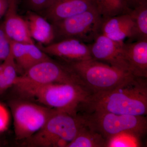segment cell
Wrapping results in <instances>:
<instances>
[{"mask_svg":"<svg viewBox=\"0 0 147 147\" xmlns=\"http://www.w3.org/2000/svg\"><path fill=\"white\" fill-rule=\"evenodd\" d=\"M79 111L146 116L147 79L133 76L114 88L90 95Z\"/></svg>","mask_w":147,"mask_h":147,"instance_id":"6da1fadb","label":"cell"},{"mask_svg":"<svg viewBox=\"0 0 147 147\" xmlns=\"http://www.w3.org/2000/svg\"><path fill=\"white\" fill-rule=\"evenodd\" d=\"M13 86L21 99L74 114L78 113L80 105L91 94L82 84H37L18 76Z\"/></svg>","mask_w":147,"mask_h":147,"instance_id":"7a4b0ae2","label":"cell"},{"mask_svg":"<svg viewBox=\"0 0 147 147\" xmlns=\"http://www.w3.org/2000/svg\"><path fill=\"white\" fill-rule=\"evenodd\" d=\"M84 124L79 114L57 111L45 125L24 140V146L34 147H67Z\"/></svg>","mask_w":147,"mask_h":147,"instance_id":"3957f363","label":"cell"},{"mask_svg":"<svg viewBox=\"0 0 147 147\" xmlns=\"http://www.w3.org/2000/svg\"><path fill=\"white\" fill-rule=\"evenodd\" d=\"M63 63L71 69L91 94L112 89L133 76L128 72L92 58Z\"/></svg>","mask_w":147,"mask_h":147,"instance_id":"277c9868","label":"cell"},{"mask_svg":"<svg viewBox=\"0 0 147 147\" xmlns=\"http://www.w3.org/2000/svg\"><path fill=\"white\" fill-rule=\"evenodd\" d=\"M79 114L86 125L100 133L106 140L121 133H129L140 137L147 132L146 116L121 115L102 111Z\"/></svg>","mask_w":147,"mask_h":147,"instance_id":"5b68a950","label":"cell"},{"mask_svg":"<svg viewBox=\"0 0 147 147\" xmlns=\"http://www.w3.org/2000/svg\"><path fill=\"white\" fill-rule=\"evenodd\" d=\"M13 118L15 138L25 140L39 131L58 110L20 99L9 101Z\"/></svg>","mask_w":147,"mask_h":147,"instance_id":"8992f818","label":"cell"},{"mask_svg":"<svg viewBox=\"0 0 147 147\" xmlns=\"http://www.w3.org/2000/svg\"><path fill=\"white\" fill-rule=\"evenodd\" d=\"M102 21V16L94 8L52 23L55 32V42L75 38L90 44L100 33Z\"/></svg>","mask_w":147,"mask_h":147,"instance_id":"52a82bcc","label":"cell"},{"mask_svg":"<svg viewBox=\"0 0 147 147\" xmlns=\"http://www.w3.org/2000/svg\"><path fill=\"white\" fill-rule=\"evenodd\" d=\"M18 77L37 84H78L83 85L71 69L65 64L52 59L33 66Z\"/></svg>","mask_w":147,"mask_h":147,"instance_id":"ba28073f","label":"cell"},{"mask_svg":"<svg viewBox=\"0 0 147 147\" xmlns=\"http://www.w3.org/2000/svg\"><path fill=\"white\" fill-rule=\"evenodd\" d=\"M124 44L100 33L90 44L92 59L129 73Z\"/></svg>","mask_w":147,"mask_h":147,"instance_id":"9c48e42d","label":"cell"},{"mask_svg":"<svg viewBox=\"0 0 147 147\" xmlns=\"http://www.w3.org/2000/svg\"><path fill=\"white\" fill-rule=\"evenodd\" d=\"M39 48L48 55L61 59L62 63L74 62L92 59L90 44L75 38H67Z\"/></svg>","mask_w":147,"mask_h":147,"instance_id":"30bf717a","label":"cell"},{"mask_svg":"<svg viewBox=\"0 0 147 147\" xmlns=\"http://www.w3.org/2000/svg\"><path fill=\"white\" fill-rule=\"evenodd\" d=\"M19 0H9L3 22L4 28L11 41L23 43H34L26 20L18 12Z\"/></svg>","mask_w":147,"mask_h":147,"instance_id":"8fae6325","label":"cell"},{"mask_svg":"<svg viewBox=\"0 0 147 147\" xmlns=\"http://www.w3.org/2000/svg\"><path fill=\"white\" fill-rule=\"evenodd\" d=\"M94 8V0H55L44 12L45 18L52 24Z\"/></svg>","mask_w":147,"mask_h":147,"instance_id":"7c38bea8","label":"cell"},{"mask_svg":"<svg viewBox=\"0 0 147 147\" xmlns=\"http://www.w3.org/2000/svg\"><path fill=\"white\" fill-rule=\"evenodd\" d=\"M134 26V21L129 13L102 18L100 33L114 41L124 42L126 38L128 40L131 39Z\"/></svg>","mask_w":147,"mask_h":147,"instance_id":"4fadbf2b","label":"cell"},{"mask_svg":"<svg viewBox=\"0 0 147 147\" xmlns=\"http://www.w3.org/2000/svg\"><path fill=\"white\" fill-rule=\"evenodd\" d=\"M125 54L131 75L147 78V40L124 42Z\"/></svg>","mask_w":147,"mask_h":147,"instance_id":"5bb4252c","label":"cell"},{"mask_svg":"<svg viewBox=\"0 0 147 147\" xmlns=\"http://www.w3.org/2000/svg\"><path fill=\"white\" fill-rule=\"evenodd\" d=\"M26 20L33 40L42 45H49L55 42L54 28L47 19L36 12L30 11L27 13Z\"/></svg>","mask_w":147,"mask_h":147,"instance_id":"9a60e30c","label":"cell"},{"mask_svg":"<svg viewBox=\"0 0 147 147\" xmlns=\"http://www.w3.org/2000/svg\"><path fill=\"white\" fill-rule=\"evenodd\" d=\"M106 147V139L85 123L74 139L67 146V147Z\"/></svg>","mask_w":147,"mask_h":147,"instance_id":"2e32d148","label":"cell"},{"mask_svg":"<svg viewBox=\"0 0 147 147\" xmlns=\"http://www.w3.org/2000/svg\"><path fill=\"white\" fill-rule=\"evenodd\" d=\"M129 13L134 21V31L127 42L147 40V3L132 9Z\"/></svg>","mask_w":147,"mask_h":147,"instance_id":"e0dca14e","label":"cell"},{"mask_svg":"<svg viewBox=\"0 0 147 147\" xmlns=\"http://www.w3.org/2000/svg\"><path fill=\"white\" fill-rule=\"evenodd\" d=\"M94 1L102 18L129 13L131 9L125 0H94Z\"/></svg>","mask_w":147,"mask_h":147,"instance_id":"ac0fdd59","label":"cell"},{"mask_svg":"<svg viewBox=\"0 0 147 147\" xmlns=\"http://www.w3.org/2000/svg\"><path fill=\"white\" fill-rule=\"evenodd\" d=\"M1 84L0 96L10 87L13 86L17 77L16 65L10 51L6 59L0 66Z\"/></svg>","mask_w":147,"mask_h":147,"instance_id":"d6986e66","label":"cell"},{"mask_svg":"<svg viewBox=\"0 0 147 147\" xmlns=\"http://www.w3.org/2000/svg\"><path fill=\"white\" fill-rule=\"evenodd\" d=\"M140 137L129 133H121L106 140L107 147H138Z\"/></svg>","mask_w":147,"mask_h":147,"instance_id":"ffe728a7","label":"cell"},{"mask_svg":"<svg viewBox=\"0 0 147 147\" xmlns=\"http://www.w3.org/2000/svg\"><path fill=\"white\" fill-rule=\"evenodd\" d=\"M11 51L16 63L24 71L29 68L26 43L11 41Z\"/></svg>","mask_w":147,"mask_h":147,"instance_id":"44dd1931","label":"cell"},{"mask_svg":"<svg viewBox=\"0 0 147 147\" xmlns=\"http://www.w3.org/2000/svg\"><path fill=\"white\" fill-rule=\"evenodd\" d=\"M29 68L40 63L51 59L34 43H26Z\"/></svg>","mask_w":147,"mask_h":147,"instance_id":"7402d4cb","label":"cell"},{"mask_svg":"<svg viewBox=\"0 0 147 147\" xmlns=\"http://www.w3.org/2000/svg\"><path fill=\"white\" fill-rule=\"evenodd\" d=\"M10 51L11 40L5 31L2 21L0 23V62L6 59Z\"/></svg>","mask_w":147,"mask_h":147,"instance_id":"603a6c76","label":"cell"},{"mask_svg":"<svg viewBox=\"0 0 147 147\" xmlns=\"http://www.w3.org/2000/svg\"><path fill=\"white\" fill-rule=\"evenodd\" d=\"M55 0H26L28 7L32 11L44 12L53 4Z\"/></svg>","mask_w":147,"mask_h":147,"instance_id":"cb8c5ba5","label":"cell"},{"mask_svg":"<svg viewBox=\"0 0 147 147\" xmlns=\"http://www.w3.org/2000/svg\"><path fill=\"white\" fill-rule=\"evenodd\" d=\"M10 114L7 108L0 103V133L6 131L10 123Z\"/></svg>","mask_w":147,"mask_h":147,"instance_id":"d4e9b609","label":"cell"},{"mask_svg":"<svg viewBox=\"0 0 147 147\" xmlns=\"http://www.w3.org/2000/svg\"><path fill=\"white\" fill-rule=\"evenodd\" d=\"M125 1L129 7L131 9L147 3V0H125Z\"/></svg>","mask_w":147,"mask_h":147,"instance_id":"484cf974","label":"cell"},{"mask_svg":"<svg viewBox=\"0 0 147 147\" xmlns=\"http://www.w3.org/2000/svg\"><path fill=\"white\" fill-rule=\"evenodd\" d=\"M9 0H0V19L4 16L7 9Z\"/></svg>","mask_w":147,"mask_h":147,"instance_id":"4316f807","label":"cell"},{"mask_svg":"<svg viewBox=\"0 0 147 147\" xmlns=\"http://www.w3.org/2000/svg\"><path fill=\"white\" fill-rule=\"evenodd\" d=\"M1 69H0V87H1Z\"/></svg>","mask_w":147,"mask_h":147,"instance_id":"83f0119b","label":"cell"},{"mask_svg":"<svg viewBox=\"0 0 147 147\" xmlns=\"http://www.w3.org/2000/svg\"><path fill=\"white\" fill-rule=\"evenodd\" d=\"M1 141H0V146H1Z\"/></svg>","mask_w":147,"mask_h":147,"instance_id":"f1b7e54d","label":"cell"},{"mask_svg":"<svg viewBox=\"0 0 147 147\" xmlns=\"http://www.w3.org/2000/svg\"></svg>","mask_w":147,"mask_h":147,"instance_id":"f546056e","label":"cell"}]
</instances>
